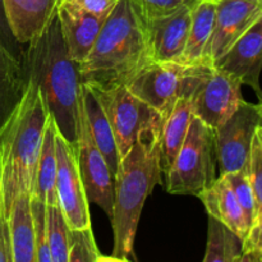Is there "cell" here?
Listing matches in <instances>:
<instances>
[{"label":"cell","mask_w":262,"mask_h":262,"mask_svg":"<svg viewBox=\"0 0 262 262\" xmlns=\"http://www.w3.org/2000/svg\"><path fill=\"white\" fill-rule=\"evenodd\" d=\"M27 79L35 82L60 135L74 147L78 128L81 74L61 37L58 18L26 45L23 58Z\"/></svg>","instance_id":"6da1fadb"},{"label":"cell","mask_w":262,"mask_h":262,"mask_svg":"<svg viewBox=\"0 0 262 262\" xmlns=\"http://www.w3.org/2000/svg\"><path fill=\"white\" fill-rule=\"evenodd\" d=\"M49 114L37 84L28 79L22 99L0 127L2 211L7 217L18 197L32 194Z\"/></svg>","instance_id":"7a4b0ae2"},{"label":"cell","mask_w":262,"mask_h":262,"mask_svg":"<svg viewBox=\"0 0 262 262\" xmlns=\"http://www.w3.org/2000/svg\"><path fill=\"white\" fill-rule=\"evenodd\" d=\"M164 122V120H163ZM163 122L140 135L120 159L114 177V201L110 216L114 235L113 256L128 258L133 253L138 222L146 199L161 181L160 132Z\"/></svg>","instance_id":"3957f363"},{"label":"cell","mask_w":262,"mask_h":262,"mask_svg":"<svg viewBox=\"0 0 262 262\" xmlns=\"http://www.w3.org/2000/svg\"><path fill=\"white\" fill-rule=\"evenodd\" d=\"M151 61L143 22L129 0H118L90 53L78 64L81 83L97 87L125 86Z\"/></svg>","instance_id":"277c9868"},{"label":"cell","mask_w":262,"mask_h":262,"mask_svg":"<svg viewBox=\"0 0 262 262\" xmlns=\"http://www.w3.org/2000/svg\"><path fill=\"white\" fill-rule=\"evenodd\" d=\"M212 68L214 66L209 64L182 66L151 61L140 69L125 87L130 94L165 118L179 99H191L194 90Z\"/></svg>","instance_id":"5b68a950"},{"label":"cell","mask_w":262,"mask_h":262,"mask_svg":"<svg viewBox=\"0 0 262 262\" xmlns=\"http://www.w3.org/2000/svg\"><path fill=\"white\" fill-rule=\"evenodd\" d=\"M214 129L193 117L186 140L166 173L170 194L199 196L215 181Z\"/></svg>","instance_id":"8992f818"},{"label":"cell","mask_w":262,"mask_h":262,"mask_svg":"<svg viewBox=\"0 0 262 262\" xmlns=\"http://www.w3.org/2000/svg\"><path fill=\"white\" fill-rule=\"evenodd\" d=\"M87 87L95 95L106 114L120 159L129 151L141 133L164 120L163 115L130 94L124 84Z\"/></svg>","instance_id":"52a82bcc"},{"label":"cell","mask_w":262,"mask_h":262,"mask_svg":"<svg viewBox=\"0 0 262 262\" xmlns=\"http://www.w3.org/2000/svg\"><path fill=\"white\" fill-rule=\"evenodd\" d=\"M261 104L243 100L234 114L214 129L215 155L220 176L246 170L253 136L261 128Z\"/></svg>","instance_id":"ba28073f"},{"label":"cell","mask_w":262,"mask_h":262,"mask_svg":"<svg viewBox=\"0 0 262 262\" xmlns=\"http://www.w3.org/2000/svg\"><path fill=\"white\" fill-rule=\"evenodd\" d=\"M74 150L87 200L101 207L110 219L114 201V179L106 160L92 138L81 96L78 100V128Z\"/></svg>","instance_id":"9c48e42d"},{"label":"cell","mask_w":262,"mask_h":262,"mask_svg":"<svg viewBox=\"0 0 262 262\" xmlns=\"http://www.w3.org/2000/svg\"><path fill=\"white\" fill-rule=\"evenodd\" d=\"M56 179L58 204L71 230L91 228L89 200L77 163L76 150L56 129Z\"/></svg>","instance_id":"30bf717a"},{"label":"cell","mask_w":262,"mask_h":262,"mask_svg":"<svg viewBox=\"0 0 262 262\" xmlns=\"http://www.w3.org/2000/svg\"><path fill=\"white\" fill-rule=\"evenodd\" d=\"M260 19L262 0H216L214 28L202 61L214 66Z\"/></svg>","instance_id":"8fae6325"},{"label":"cell","mask_w":262,"mask_h":262,"mask_svg":"<svg viewBox=\"0 0 262 262\" xmlns=\"http://www.w3.org/2000/svg\"><path fill=\"white\" fill-rule=\"evenodd\" d=\"M242 83L214 67L191 96L193 115L210 128L220 127L243 102Z\"/></svg>","instance_id":"7c38bea8"},{"label":"cell","mask_w":262,"mask_h":262,"mask_svg":"<svg viewBox=\"0 0 262 262\" xmlns=\"http://www.w3.org/2000/svg\"><path fill=\"white\" fill-rule=\"evenodd\" d=\"M194 7H183L171 14L143 22L148 53L156 63H177L186 46Z\"/></svg>","instance_id":"4fadbf2b"},{"label":"cell","mask_w":262,"mask_h":262,"mask_svg":"<svg viewBox=\"0 0 262 262\" xmlns=\"http://www.w3.org/2000/svg\"><path fill=\"white\" fill-rule=\"evenodd\" d=\"M214 67L242 84L252 87L261 97L260 76L262 68V19L257 20Z\"/></svg>","instance_id":"5bb4252c"},{"label":"cell","mask_w":262,"mask_h":262,"mask_svg":"<svg viewBox=\"0 0 262 262\" xmlns=\"http://www.w3.org/2000/svg\"><path fill=\"white\" fill-rule=\"evenodd\" d=\"M61 37L72 60L81 63L94 46L106 18L86 12L69 0H63L56 13Z\"/></svg>","instance_id":"9a60e30c"},{"label":"cell","mask_w":262,"mask_h":262,"mask_svg":"<svg viewBox=\"0 0 262 262\" xmlns=\"http://www.w3.org/2000/svg\"><path fill=\"white\" fill-rule=\"evenodd\" d=\"M63 0H4L5 13L13 36L27 45L46 30L56 17Z\"/></svg>","instance_id":"2e32d148"},{"label":"cell","mask_w":262,"mask_h":262,"mask_svg":"<svg viewBox=\"0 0 262 262\" xmlns=\"http://www.w3.org/2000/svg\"><path fill=\"white\" fill-rule=\"evenodd\" d=\"M197 197L201 200L210 217L229 229L241 243L245 241L250 232V225L227 177L220 176L215 178Z\"/></svg>","instance_id":"e0dca14e"},{"label":"cell","mask_w":262,"mask_h":262,"mask_svg":"<svg viewBox=\"0 0 262 262\" xmlns=\"http://www.w3.org/2000/svg\"><path fill=\"white\" fill-rule=\"evenodd\" d=\"M7 219L12 262H37L31 197L27 194L18 197Z\"/></svg>","instance_id":"ac0fdd59"},{"label":"cell","mask_w":262,"mask_h":262,"mask_svg":"<svg viewBox=\"0 0 262 262\" xmlns=\"http://www.w3.org/2000/svg\"><path fill=\"white\" fill-rule=\"evenodd\" d=\"M193 117L191 99L182 97L164 118L160 132V165L163 173L166 174L170 169L186 140Z\"/></svg>","instance_id":"d6986e66"},{"label":"cell","mask_w":262,"mask_h":262,"mask_svg":"<svg viewBox=\"0 0 262 262\" xmlns=\"http://www.w3.org/2000/svg\"><path fill=\"white\" fill-rule=\"evenodd\" d=\"M81 97L92 138H94L95 143L106 160L110 173L114 177L118 165H119L120 156L118 152L112 125H110L106 114L102 110L100 102L97 101L95 95L90 91L89 87L84 86V84H82Z\"/></svg>","instance_id":"ffe728a7"},{"label":"cell","mask_w":262,"mask_h":262,"mask_svg":"<svg viewBox=\"0 0 262 262\" xmlns=\"http://www.w3.org/2000/svg\"><path fill=\"white\" fill-rule=\"evenodd\" d=\"M56 129H58V127H56L55 120H54L53 115L49 114L45 132H43L40 156H38L35 187H33L32 194H31L32 199L38 200L45 205H59L55 192Z\"/></svg>","instance_id":"44dd1931"},{"label":"cell","mask_w":262,"mask_h":262,"mask_svg":"<svg viewBox=\"0 0 262 262\" xmlns=\"http://www.w3.org/2000/svg\"><path fill=\"white\" fill-rule=\"evenodd\" d=\"M215 13L216 0H200L194 5L186 46L177 63L182 66L205 64L202 58L214 28Z\"/></svg>","instance_id":"7402d4cb"},{"label":"cell","mask_w":262,"mask_h":262,"mask_svg":"<svg viewBox=\"0 0 262 262\" xmlns=\"http://www.w3.org/2000/svg\"><path fill=\"white\" fill-rule=\"evenodd\" d=\"M27 82L23 63L14 58L0 41V127L20 101Z\"/></svg>","instance_id":"603a6c76"},{"label":"cell","mask_w":262,"mask_h":262,"mask_svg":"<svg viewBox=\"0 0 262 262\" xmlns=\"http://www.w3.org/2000/svg\"><path fill=\"white\" fill-rule=\"evenodd\" d=\"M241 251V241L217 220L210 217L206 251L202 262H235Z\"/></svg>","instance_id":"cb8c5ba5"},{"label":"cell","mask_w":262,"mask_h":262,"mask_svg":"<svg viewBox=\"0 0 262 262\" xmlns=\"http://www.w3.org/2000/svg\"><path fill=\"white\" fill-rule=\"evenodd\" d=\"M45 229L53 262H68L71 250V229L67 225L59 205H46Z\"/></svg>","instance_id":"d4e9b609"},{"label":"cell","mask_w":262,"mask_h":262,"mask_svg":"<svg viewBox=\"0 0 262 262\" xmlns=\"http://www.w3.org/2000/svg\"><path fill=\"white\" fill-rule=\"evenodd\" d=\"M224 176L227 177L228 182H229L230 187H232L233 192H234L235 197H237L238 202H239L241 207L245 212L250 229L253 225L262 224V214L256 206L252 188H251V184L248 182L247 171L239 170L234 171V173L224 174Z\"/></svg>","instance_id":"484cf974"},{"label":"cell","mask_w":262,"mask_h":262,"mask_svg":"<svg viewBox=\"0 0 262 262\" xmlns=\"http://www.w3.org/2000/svg\"><path fill=\"white\" fill-rule=\"evenodd\" d=\"M142 22L171 14L183 7H194L200 0H129Z\"/></svg>","instance_id":"4316f807"},{"label":"cell","mask_w":262,"mask_h":262,"mask_svg":"<svg viewBox=\"0 0 262 262\" xmlns=\"http://www.w3.org/2000/svg\"><path fill=\"white\" fill-rule=\"evenodd\" d=\"M246 171L255 197L256 206L262 214V128H258L253 136Z\"/></svg>","instance_id":"83f0119b"},{"label":"cell","mask_w":262,"mask_h":262,"mask_svg":"<svg viewBox=\"0 0 262 262\" xmlns=\"http://www.w3.org/2000/svg\"><path fill=\"white\" fill-rule=\"evenodd\" d=\"M99 255L91 228L71 230V250L68 262H96Z\"/></svg>","instance_id":"f1b7e54d"},{"label":"cell","mask_w":262,"mask_h":262,"mask_svg":"<svg viewBox=\"0 0 262 262\" xmlns=\"http://www.w3.org/2000/svg\"><path fill=\"white\" fill-rule=\"evenodd\" d=\"M45 209L46 205L31 197V212H32L33 230H35L36 260L37 262H53L45 229Z\"/></svg>","instance_id":"f546056e"},{"label":"cell","mask_w":262,"mask_h":262,"mask_svg":"<svg viewBox=\"0 0 262 262\" xmlns=\"http://www.w3.org/2000/svg\"><path fill=\"white\" fill-rule=\"evenodd\" d=\"M0 41L14 58H17L18 60L23 63L26 45H20L13 36L9 23H8L7 13H5L4 0H0Z\"/></svg>","instance_id":"4dcf8cb0"},{"label":"cell","mask_w":262,"mask_h":262,"mask_svg":"<svg viewBox=\"0 0 262 262\" xmlns=\"http://www.w3.org/2000/svg\"><path fill=\"white\" fill-rule=\"evenodd\" d=\"M73 4L78 5L86 12L91 13V14L97 15V17L106 18L112 9L114 8L115 3L113 0H69Z\"/></svg>","instance_id":"1f68e13d"},{"label":"cell","mask_w":262,"mask_h":262,"mask_svg":"<svg viewBox=\"0 0 262 262\" xmlns=\"http://www.w3.org/2000/svg\"><path fill=\"white\" fill-rule=\"evenodd\" d=\"M9 253V228L4 212H0V262L8 261Z\"/></svg>","instance_id":"d6a6232c"},{"label":"cell","mask_w":262,"mask_h":262,"mask_svg":"<svg viewBox=\"0 0 262 262\" xmlns=\"http://www.w3.org/2000/svg\"><path fill=\"white\" fill-rule=\"evenodd\" d=\"M261 257L262 255H260V253L241 251V253L235 258V262H261Z\"/></svg>","instance_id":"836d02e7"},{"label":"cell","mask_w":262,"mask_h":262,"mask_svg":"<svg viewBox=\"0 0 262 262\" xmlns=\"http://www.w3.org/2000/svg\"><path fill=\"white\" fill-rule=\"evenodd\" d=\"M96 262H130L128 258H120V257H115V256H102L99 255Z\"/></svg>","instance_id":"e575fe53"},{"label":"cell","mask_w":262,"mask_h":262,"mask_svg":"<svg viewBox=\"0 0 262 262\" xmlns=\"http://www.w3.org/2000/svg\"><path fill=\"white\" fill-rule=\"evenodd\" d=\"M3 205V191H2V168H0V212H2Z\"/></svg>","instance_id":"d590c367"},{"label":"cell","mask_w":262,"mask_h":262,"mask_svg":"<svg viewBox=\"0 0 262 262\" xmlns=\"http://www.w3.org/2000/svg\"><path fill=\"white\" fill-rule=\"evenodd\" d=\"M7 262H12V258H10V247H9V253H8V261Z\"/></svg>","instance_id":"8d00e7d4"},{"label":"cell","mask_w":262,"mask_h":262,"mask_svg":"<svg viewBox=\"0 0 262 262\" xmlns=\"http://www.w3.org/2000/svg\"><path fill=\"white\" fill-rule=\"evenodd\" d=\"M113 2H118V0H113Z\"/></svg>","instance_id":"74e56055"}]
</instances>
